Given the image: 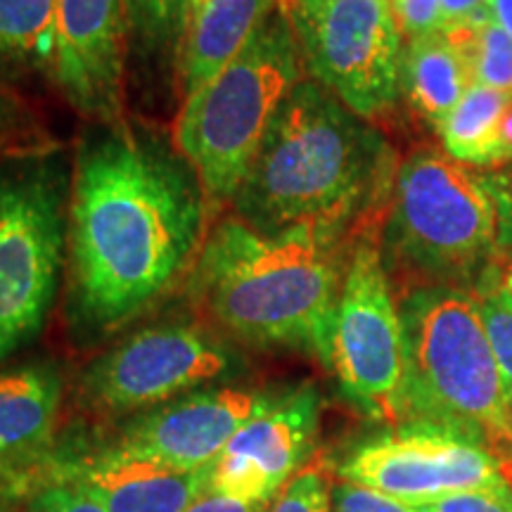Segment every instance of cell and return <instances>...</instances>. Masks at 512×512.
<instances>
[{
    "label": "cell",
    "mask_w": 512,
    "mask_h": 512,
    "mask_svg": "<svg viewBox=\"0 0 512 512\" xmlns=\"http://www.w3.org/2000/svg\"><path fill=\"white\" fill-rule=\"evenodd\" d=\"M209 207L195 169L150 126L91 124L74 152L67 233L79 335L119 330L190 275Z\"/></svg>",
    "instance_id": "6da1fadb"
},
{
    "label": "cell",
    "mask_w": 512,
    "mask_h": 512,
    "mask_svg": "<svg viewBox=\"0 0 512 512\" xmlns=\"http://www.w3.org/2000/svg\"><path fill=\"white\" fill-rule=\"evenodd\" d=\"M392 162L370 121L323 83L302 79L275 112L235 192V216L266 235L294 226L349 235L392 195Z\"/></svg>",
    "instance_id": "7a4b0ae2"
},
{
    "label": "cell",
    "mask_w": 512,
    "mask_h": 512,
    "mask_svg": "<svg viewBox=\"0 0 512 512\" xmlns=\"http://www.w3.org/2000/svg\"><path fill=\"white\" fill-rule=\"evenodd\" d=\"M344 238L320 226L266 235L238 216L223 219L188 275L192 294L240 342L304 351L330 368Z\"/></svg>",
    "instance_id": "3957f363"
},
{
    "label": "cell",
    "mask_w": 512,
    "mask_h": 512,
    "mask_svg": "<svg viewBox=\"0 0 512 512\" xmlns=\"http://www.w3.org/2000/svg\"><path fill=\"white\" fill-rule=\"evenodd\" d=\"M406 351L403 425H430L482 444L512 486L510 396L477 292L415 285L399 302Z\"/></svg>",
    "instance_id": "277c9868"
},
{
    "label": "cell",
    "mask_w": 512,
    "mask_h": 512,
    "mask_svg": "<svg viewBox=\"0 0 512 512\" xmlns=\"http://www.w3.org/2000/svg\"><path fill=\"white\" fill-rule=\"evenodd\" d=\"M384 266L420 285L472 287L501 242V209L491 178L444 150L420 147L403 159L384 223Z\"/></svg>",
    "instance_id": "5b68a950"
},
{
    "label": "cell",
    "mask_w": 512,
    "mask_h": 512,
    "mask_svg": "<svg viewBox=\"0 0 512 512\" xmlns=\"http://www.w3.org/2000/svg\"><path fill=\"white\" fill-rule=\"evenodd\" d=\"M302 64L290 15L278 8L219 76L183 100L174 145L211 207L233 202L275 112L302 81Z\"/></svg>",
    "instance_id": "8992f818"
},
{
    "label": "cell",
    "mask_w": 512,
    "mask_h": 512,
    "mask_svg": "<svg viewBox=\"0 0 512 512\" xmlns=\"http://www.w3.org/2000/svg\"><path fill=\"white\" fill-rule=\"evenodd\" d=\"M72 174L64 150L0 155V363L46 328L67 266Z\"/></svg>",
    "instance_id": "52a82bcc"
},
{
    "label": "cell",
    "mask_w": 512,
    "mask_h": 512,
    "mask_svg": "<svg viewBox=\"0 0 512 512\" xmlns=\"http://www.w3.org/2000/svg\"><path fill=\"white\" fill-rule=\"evenodd\" d=\"M245 356L214 332L188 320L140 328L83 370L79 396L105 415H136L178 396L238 380Z\"/></svg>",
    "instance_id": "ba28073f"
},
{
    "label": "cell",
    "mask_w": 512,
    "mask_h": 512,
    "mask_svg": "<svg viewBox=\"0 0 512 512\" xmlns=\"http://www.w3.org/2000/svg\"><path fill=\"white\" fill-rule=\"evenodd\" d=\"M287 15L313 79L370 124L394 110L403 36L392 0H297Z\"/></svg>",
    "instance_id": "9c48e42d"
},
{
    "label": "cell",
    "mask_w": 512,
    "mask_h": 512,
    "mask_svg": "<svg viewBox=\"0 0 512 512\" xmlns=\"http://www.w3.org/2000/svg\"><path fill=\"white\" fill-rule=\"evenodd\" d=\"M330 370L358 411L394 427L403 425V325L382 242L373 228L356 242L347 259L332 330Z\"/></svg>",
    "instance_id": "30bf717a"
},
{
    "label": "cell",
    "mask_w": 512,
    "mask_h": 512,
    "mask_svg": "<svg viewBox=\"0 0 512 512\" xmlns=\"http://www.w3.org/2000/svg\"><path fill=\"white\" fill-rule=\"evenodd\" d=\"M339 477L408 505H427L460 491L512 489L489 448L415 422L358 444L339 465Z\"/></svg>",
    "instance_id": "8fae6325"
},
{
    "label": "cell",
    "mask_w": 512,
    "mask_h": 512,
    "mask_svg": "<svg viewBox=\"0 0 512 512\" xmlns=\"http://www.w3.org/2000/svg\"><path fill=\"white\" fill-rule=\"evenodd\" d=\"M283 387L256 389L211 384L162 406L128 415L114 446L178 470H204L247 422L266 411Z\"/></svg>",
    "instance_id": "7c38bea8"
},
{
    "label": "cell",
    "mask_w": 512,
    "mask_h": 512,
    "mask_svg": "<svg viewBox=\"0 0 512 512\" xmlns=\"http://www.w3.org/2000/svg\"><path fill=\"white\" fill-rule=\"evenodd\" d=\"M128 41L126 0H55L50 76L91 124L124 119Z\"/></svg>",
    "instance_id": "4fadbf2b"
},
{
    "label": "cell",
    "mask_w": 512,
    "mask_h": 512,
    "mask_svg": "<svg viewBox=\"0 0 512 512\" xmlns=\"http://www.w3.org/2000/svg\"><path fill=\"white\" fill-rule=\"evenodd\" d=\"M57 477L86 484L107 512H185L207 491L204 470H178L119 446L76 458L50 456Z\"/></svg>",
    "instance_id": "5bb4252c"
},
{
    "label": "cell",
    "mask_w": 512,
    "mask_h": 512,
    "mask_svg": "<svg viewBox=\"0 0 512 512\" xmlns=\"http://www.w3.org/2000/svg\"><path fill=\"white\" fill-rule=\"evenodd\" d=\"M62 406V375L53 363H24L0 373V484L29 489L27 475L46 467Z\"/></svg>",
    "instance_id": "9a60e30c"
},
{
    "label": "cell",
    "mask_w": 512,
    "mask_h": 512,
    "mask_svg": "<svg viewBox=\"0 0 512 512\" xmlns=\"http://www.w3.org/2000/svg\"><path fill=\"white\" fill-rule=\"evenodd\" d=\"M318 425V389L313 384L283 387L278 399L247 422L223 451L252 460L273 489L280 491L311 460Z\"/></svg>",
    "instance_id": "2e32d148"
},
{
    "label": "cell",
    "mask_w": 512,
    "mask_h": 512,
    "mask_svg": "<svg viewBox=\"0 0 512 512\" xmlns=\"http://www.w3.org/2000/svg\"><path fill=\"white\" fill-rule=\"evenodd\" d=\"M278 10V0H204L185 22L176 50V83L190 98L228 67Z\"/></svg>",
    "instance_id": "e0dca14e"
},
{
    "label": "cell",
    "mask_w": 512,
    "mask_h": 512,
    "mask_svg": "<svg viewBox=\"0 0 512 512\" xmlns=\"http://www.w3.org/2000/svg\"><path fill=\"white\" fill-rule=\"evenodd\" d=\"M472 83L467 62L444 31L420 36L403 46L401 95H406L413 112L437 131Z\"/></svg>",
    "instance_id": "ac0fdd59"
},
{
    "label": "cell",
    "mask_w": 512,
    "mask_h": 512,
    "mask_svg": "<svg viewBox=\"0 0 512 512\" xmlns=\"http://www.w3.org/2000/svg\"><path fill=\"white\" fill-rule=\"evenodd\" d=\"M510 98V93L472 83L437 131L446 155L472 166V169L491 166L498 124H501Z\"/></svg>",
    "instance_id": "d6986e66"
},
{
    "label": "cell",
    "mask_w": 512,
    "mask_h": 512,
    "mask_svg": "<svg viewBox=\"0 0 512 512\" xmlns=\"http://www.w3.org/2000/svg\"><path fill=\"white\" fill-rule=\"evenodd\" d=\"M55 46V0H0V76L48 69Z\"/></svg>",
    "instance_id": "ffe728a7"
},
{
    "label": "cell",
    "mask_w": 512,
    "mask_h": 512,
    "mask_svg": "<svg viewBox=\"0 0 512 512\" xmlns=\"http://www.w3.org/2000/svg\"><path fill=\"white\" fill-rule=\"evenodd\" d=\"M463 55L472 81L512 95V38L491 15L441 29Z\"/></svg>",
    "instance_id": "44dd1931"
},
{
    "label": "cell",
    "mask_w": 512,
    "mask_h": 512,
    "mask_svg": "<svg viewBox=\"0 0 512 512\" xmlns=\"http://www.w3.org/2000/svg\"><path fill=\"white\" fill-rule=\"evenodd\" d=\"M131 38L143 62H176L183 34L185 0H126Z\"/></svg>",
    "instance_id": "7402d4cb"
},
{
    "label": "cell",
    "mask_w": 512,
    "mask_h": 512,
    "mask_svg": "<svg viewBox=\"0 0 512 512\" xmlns=\"http://www.w3.org/2000/svg\"><path fill=\"white\" fill-rule=\"evenodd\" d=\"M27 494L24 512H107L98 494L69 477L50 475L46 482L31 486Z\"/></svg>",
    "instance_id": "603a6c76"
},
{
    "label": "cell",
    "mask_w": 512,
    "mask_h": 512,
    "mask_svg": "<svg viewBox=\"0 0 512 512\" xmlns=\"http://www.w3.org/2000/svg\"><path fill=\"white\" fill-rule=\"evenodd\" d=\"M268 512H332V482L323 467H306L294 475Z\"/></svg>",
    "instance_id": "cb8c5ba5"
},
{
    "label": "cell",
    "mask_w": 512,
    "mask_h": 512,
    "mask_svg": "<svg viewBox=\"0 0 512 512\" xmlns=\"http://www.w3.org/2000/svg\"><path fill=\"white\" fill-rule=\"evenodd\" d=\"M477 299L491 349H494L498 368L503 373L508 396H512V306L491 292H477Z\"/></svg>",
    "instance_id": "d4e9b609"
},
{
    "label": "cell",
    "mask_w": 512,
    "mask_h": 512,
    "mask_svg": "<svg viewBox=\"0 0 512 512\" xmlns=\"http://www.w3.org/2000/svg\"><path fill=\"white\" fill-rule=\"evenodd\" d=\"M332 512H418V505L396 501L380 491L351 482L332 484Z\"/></svg>",
    "instance_id": "484cf974"
},
{
    "label": "cell",
    "mask_w": 512,
    "mask_h": 512,
    "mask_svg": "<svg viewBox=\"0 0 512 512\" xmlns=\"http://www.w3.org/2000/svg\"><path fill=\"white\" fill-rule=\"evenodd\" d=\"M392 10L406 43L441 29V0H392Z\"/></svg>",
    "instance_id": "4316f807"
},
{
    "label": "cell",
    "mask_w": 512,
    "mask_h": 512,
    "mask_svg": "<svg viewBox=\"0 0 512 512\" xmlns=\"http://www.w3.org/2000/svg\"><path fill=\"white\" fill-rule=\"evenodd\" d=\"M427 505L432 512H512V489L460 491Z\"/></svg>",
    "instance_id": "83f0119b"
},
{
    "label": "cell",
    "mask_w": 512,
    "mask_h": 512,
    "mask_svg": "<svg viewBox=\"0 0 512 512\" xmlns=\"http://www.w3.org/2000/svg\"><path fill=\"white\" fill-rule=\"evenodd\" d=\"M477 292H491L505 304L512 306V252H496L494 259L486 264L477 283L472 285Z\"/></svg>",
    "instance_id": "f1b7e54d"
},
{
    "label": "cell",
    "mask_w": 512,
    "mask_h": 512,
    "mask_svg": "<svg viewBox=\"0 0 512 512\" xmlns=\"http://www.w3.org/2000/svg\"><path fill=\"white\" fill-rule=\"evenodd\" d=\"M27 124L29 114L24 110L22 100L0 83V155L3 152H12L8 150V145L27 131Z\"/></svg>",
    "instance_id": "f546056e"
},
{
    "label": "cell",
    "mask_w": 512,
    "mask_h": 512,
    "mask_svg": "<svg viewBox=\"0 0 512 512\" xmlns=\"http://www.w3.org/2000/svg\"><path fill=\"white\" fill-rule=\"evenodd\" d=\"M494 185L498 209H501V242L498 252H512V174H496L489 176Z\"/></svg>",
    "instance_id": "4dcf8cb0"
},
{
    "label": "cell",
    "mask_w": 512,
    "mask_h": 512,
    "mask_svg": "<svg viewBox=\"0 0 512 512\" xmlns=\"http://www.w3.org/2000/svg\"><path fill=\"white\" fill-rule=\"evenodd\" d=\"M273 503H242L235 501V498H226L219 494H204L197 498L195 503L190 505L185 512H268Z\"/></svg>",
    "instance_id": "1f68e13d"
},
{
    "label": "cell",
    "mask_w": 512,
    "mask_h": 512,
    "mask_svg": "<svg viewBox=\"0 0 512 512\" xmlns=\"http://www.w3.org/2000/svg\"><path fill=\"white\" fill-rule=\"evenodd\" d=\"M482 15H489V10L482 8L479 0H441V29L458 27Z\"/></svg>",
    "instance_id": "d6a6232c"
},
{
    "label": "cell",
    "mask_w": 512,
    "mask_h": 512,
    "mask_svg": "<svg viewBox=\"0 0 512 512\" xmlns=\"http://www.w3.org/2000/svg\"><path fill=\"white\" fill-rule=\"evenodd\" d=\"M512 164V98L505 107L501 124H498L496 133V147H494V159H491V169H501V166Z\"/></svg>",
    "instance_id": "836d02e7"
},
{
    "label": "cell",
    "mask_w": 512,
    "mask_h": 512,
    "mask_svg": "<svg viewBox=\"0 0 512 512\" xmlns=\"http://www.w3.org/2000/svg\"><path fill=\"white\" fill-rule=\"evenodd\" d=\"M489 15L512 38V0H494L489 8Z\"/></svg>",
    "instance_id": "e575fe53"
},
{
    "label": "cell",
    "mask_w": 512,
    "mask_h": 512,
    "mask_svg": "<svg viewBox=\"0 0 512 512\" xmlns=\"http://www.w3.org/2000/svg\"><path fill=\"white\" fill-rule=\"evenodd\" d=\"M202 3H204V0H185V22H188V17H190L192 12H195L197 8H200ZM185 22H183V27H185Z\"/></svg>",
    "instance_id": "d590c367"
},
{
    "label": "cell",
    "mask_w": 512,
    "mask_h": 512,
    "mask_svg": "<svg viewBox=\"0 0 512 512\" xmlns=\"http://www.w3.org/2000/svg\"><path fill=\"white\" fill-rule=\"evenodd\" d=\"M294 3H297V0H278V8L283 12H290Z\"/></svg>",
    "instance_id": "8d00e7d4"
},
{
    "label": "cell",
    "mask_w": 512,
    "mask_h": 512,
    "mask_svg": "<svg viewBox=\"0 0 512 512\" xmlns=\"http://www.w3.org/2000/svg\"><path fill=\"white\" fill-rule=\"evenodd\" d=\"M491 3H494V0H479V5H482V8H486V10L491 8Z\"/></svg>",
    "instance_id": "74e56055"
},
{
    "label": "cell",
    "mask_w": 512,
    "mask_h": 512,
    "mask_svg": "<svg viewBox=\"0 0 512 512\" xmlns=\"http://www.w3.org/2000/svg\"><path fill=\"white\" fill-rule=\"evenodd\" d=\"M510 425H512V396H510Z\"/></svg>",
    "instance_id": "f35d334b"
},
{
    "label": "cell",
    "mask_w": 512,
    "mask_h": 512,
    "mask_svg": "<svg viewBox=\"0 0 512 512\" xmlns=\"http://www.w3.org/2000/svg\"><path fill=\"white\" fill-rule=\"evenodd\" d=\"M0 491H5V489H3V484H0Z\"/></svg>",
    "instance_id": "ab89813d"
}]
</instances>
